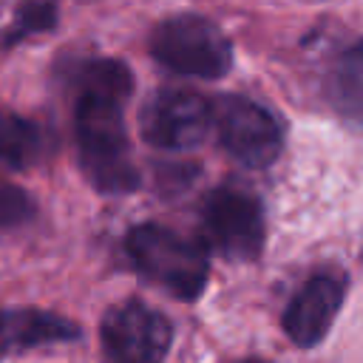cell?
<instances>
[{
  "label": "cell",
  "instance_id": "obj_14",
  "mask_svg": "<svg viewBox=\"0 0 363 363\" xmlns=\"http://www.w3.org/2000/svg\"><path fill=\"white\" fill-rule=\"evenodd\" d=\"M235 363H264V360H235Z\"/></svg>",
  "mask_w": 363,
  "mask_h": 363
},
{
  "label": "cell",
  "instance_id": "obj_2",
  "mask_svg": "<svg viewBox=\"0 0 363 363\" xmlns=\"http://www.w3.org/2000/svg\"><path fill=\"white\" fill-rule=\"evenodd\" d=\"M125 252L133 267L179 301H196L210 278V258L199 241H190L162 224H136L125 235Z\"/></svg>",
  "mask_w": 363,
  "mask_h": 363
},
{
  "label": "cell",
  "instance_id": "obj_3",
  "mask_svg": "<svg viewBox=\"0 0 363 363\" xmlns=\"http://www.w3.org/2000/svg\"><path fill=\"white\" fill-rule=\"evenodd\" d=\"M150 54L159 65L182 77L218 79L233 65L227 34L201 14H173L150 34Z\"/></svg>",
  "mask_w": 363,
  "mask_h": 363
},
{
  "label": "cell",
  "instance_id": "obj_7",
  "mask_svg": "<svg viewBox=\"0 0 363 363\" xmlns=\"http://www.w3.org/2000/svg\"><path fill=\"white\" fill-rule=\"evenodd\" d=\"M213 128V105L184 88H164L153 94L142 113H139V130L142 139L159 150H193L199 147Z\"/></svg>",
  "mask_w": 363,
  "mask_h": 363
},
{
  "label": "cell",
  "instance_id": "obj_13",
  "mask_svg": "<svg viewBox=\"0 0 363 363\" xmlns=\"http://www.w3.org/2000/svg\"><path fill=\"white\" fill-rule=\"evenodd\" d=\"M31 216H34V199L23 187L0 179V227H17Z\"/></svg>",
  "mask_w": 363,
  "mask_h": 363
},
{
  "label": "cell",
  "instance_id": "obj_6",
  "mask_svg": "<svg viewBox=\"0 0 363 363\" xmlns=\"http://www.w3.org/2000/svg\"><path fill=\"white\" fill-rule=\"evenodd\" d=\"M207 244L230 261H252L264 247L261 201L241 187H216L201 207Z\"/></svg>",
  "mask_w": 363,
  "mask_h": 363
},
{
  "label": "cell",
  "instance_id": "obj_12",
  "mask_svg": "<svg viewBox=\"0 0 363 363\" xmlns=\"http://www.w3.org/2000/svg\"><path fill=\"white\" fill-rule=\"evenodd\" d=\"M57 20V6L51 0H28L17 9L14 20L9 23L6 34H3V48H11L14 43L31 37V34H40V31H48Z\"/></svg>",
  "mask_w": 363,
  "mask_h": 363
},
{
  "label": "cell",
  "instance_id": "obj_9",
  "mask_svg": "<svg viewBox=\"0 0 363 363\" xmlns=\"http://www.w3.org/2000/svg\"><path fill=\"white\" fill-rule=\"evenodd\" d=\"M79 335L77 323L43 312V309H0V360L11 349H31L60 340H74Z\"/></svg>",
  "mask_w": 363,
  "mask_h": 363
},
{
  "label": "cell",
  "instance_id": "obj_4",
  "mask_svg": "<svg viewBox=\"0 0 363 363\" xmlns=\"http://www.w3.org/2000/svg\"><path fill=\"white\" fill-rule=\"evenodd\" d=\"M170 343V320L145 301L113 303L99 323L105 363H164Z\"/></svg>",
  "mask_w": 363,
  "mask_h": 363
},
{
  "label": "cell",
  "instance_id": "obj_8",
  "mask_svg": "<svg viewBox=\"0 0 363 363\" xmlns=\"http://www.w3.org/2000/svg\"><path fill=\"white\" fill-rule=\"evenodd\" d=\"M343 292H346L343 275H337V272L312 275L295 292V298L289 301V306L284 312L281 323H284L286 337L301 349L318 346L326 337V332L343 303Z\"/></svg>",
  "mask_w": 363,
  "mask_h": 363
},
{
  "label": "cell",
  "instance_id": "obj_10",
  "mask_svg": "<svg viewBox=\"0 0 363 363\" xmlns=\"http://www.w3.org/2000/svg\"><path fill=\"white\" fill-rule=\"evenodd\" d=\"M45 156V133L37 122L0 111V170H28Z\"/></svg>",
  "mask_w": 363,
  "mask_h": 363
},
{
  "label": "cell",
  "instance_id": "obj_5",
  "mask_svg": "<svg viewBox=\"0 0 363 363\" xmlns=\"http://www.w3.org/2000/svg\"><path fill=\"white\" fill-rule=\"evenodd\" d=\"M213 128L221 147L244 167L272 164L284 145L281 122L264 105L235 94L213 105Z\"/></svg>",
  "mask_w": 363,
  "mask_h": 363
},
{
  "label": "cell",
  "instance_id": "obj_11",
  "mask_svg": "<svg viewBox=\"0 0 363 363\" xmlns=\"http://www.w3.org/2000/svg\"><path fill=\"white\" fill-rule=\"evenodd\" d=\"M329 102L352 125H363V40L346 48L329 74Z\"/></svg>",
  "mask_w": 363,
  "mask_h": 363
},
{
  "label": "cell",
  "instance_id": "obj_1",
  "mask_svg": "<svg viewBox=\"0 0 363 363\" xmlns=\"http://www.w3.org/2000/svg\"><path fill=\"white\" fill-rule=\"evenodd\" d=\"M74 139L85 179L99 193H130L139 184L125 102L133 77L119 60H88L74 74Z\"/></svg>",
  "mask_w": 363,
  "mask_h": 363
}]
</instances>
